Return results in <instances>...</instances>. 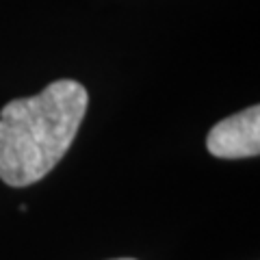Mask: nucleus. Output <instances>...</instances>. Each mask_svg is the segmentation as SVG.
Instances as JSON below:
<instances>
[{"label":"nucleus","mask_w":260,"mask_h":260,"mask_svg":"<svg viewBox=\"0 0 260 260\" xmlns=\"http://www.w3.org/2000/svg\"><path fill=\"white\" fill-rule=\"evenodd\" d=\"M206 148L217 158H249L260 152V109L249 107L210 128Z\"/></svg>","instance_id":"2"},{"label":"nucleus","mask_w":260,"mask_h":260,"mask_svg":"<svg viewBox=\"0 0 260 260\" xmlns=\"http://www.w3.org/2000/svg\"><path fill=\"white\" fill-rule=\"evenodd\" d=\"M87 104V89L68 78L7 102L0 111V180L28 186L50 174L74 141Z\"/></svg>","instance_id":"1"},{"label":"nucleus","mask_w":260,"mask_h":260,"mask_svg":"<svg viewBox=\"0 0 260 260\" xmlns=\"http://www.w3.org/2000/svg\"><path fill=\"white\" fill-rule=\"evenodd\" d=\"M117 260H135V258H117Z\"/></svg>","instance_id":"3"}]
</instances>
